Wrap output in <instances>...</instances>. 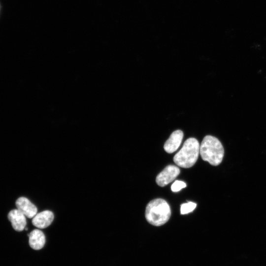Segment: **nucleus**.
<instances>
[{
    "instance_id": "1",
    "label": "nucleus",
    "mask_w": 266,
    "mask_h": 266,
    "mask_svg": "<svg viewBox=\"0 0 266 266\" xmlns=\"http://www.w3.org/2000/svg\"><path fill=\"white\" fill-rule=\"evenodd\" d=\"M200 154L202 159L210 165L218 166L222 162L224 149L219 139L210 135H206L200 147Z\"/></svg>"
},
{
    "instance_id": "2",
    "label": "nucleus",
    "mask_w": 266,
    "mask_h": 266,
    "mask_svg": "<svg viewBox=\"0 0 266 266\" xmlns=\"http://www.w3.org/2000/svg\"><path fill=\"white\" fill-rule=\"evenodd\" d=\"M171 215V210L167 202L162 199L150 201L146 206L145 218L150 224L160 226L166 223Z\"/></svg>"
},
{
    "instance_id": "3",
    "label": "nucleus",
    "mask_w": 266,
    "mask_h": 266,
    "mask_svg": "<svg viewBox=\"0 0 266 266\" xmlns=\"http://www.w3.org/2000/svg\"><path fill=\"white\" fill-rule=\"evenodd\" d=\"M200 144L197 139L190 137L184 143L182 147L173 158L178 166L183 168L193 166L197 162L200 154Z\"/></svg>"
},
{
    "instance_id": "4",
    "label": "nucleus",
    "mask_w": 266,
    "mask_h": 266,
    "mask_svg": "<svg viewBox=\"0 0 266 266\" xmlns=\"http://www.w3.org/2000/svg\"><path fill=\"white\" fill-rule=\"evenodd\" d=\"M180 173L178 167L174 165L166 166L156 177L157 184L164 187L173 181Z\"/></svg>"
},
{
    "instance_id": "5",
    "label": "nucleus",
    "mask_w": 266,
    "mask_h": 266,
    "mask_svg": "<svg viewBox=\"0 0 266 266\" xmlns=\"http://www.w3.org/2000/svg\"><path fill=\"white\" fill-rule=\"evenodd\" d=\"M15 204L17 209L29 218H33L37 214V207L27 198H19L16 200Z\"/></svg>"
},
{
    "instance_id": "6",
    "label": "nucleus",
    "mask_w": 266,
    "mask_h": 266,
    "mask_svg": "<svg viewBox=\"0 0 266 266\" xmlns=\"http://www.w3.org/2000/svg\"><path fill=\"white\" fill-rule=\"evenodd\" d=\"M7 217L16 231L21 232L25 229L27 224L26 216L19 210L15 209L11 210Z\"/></svg>"
},
{
    "instance_id": "7",
    "label": "nucleus",
    "mask_w": 266,
    "mask_h": 266,
    "mask_svg": "<svg viewBox=\"0 0 266 266\" xmlns=\"http://www.w3.org/2000/svg\"><path fill=\"white\" fill-rule=\"evenodd\" d=\"M183 135V132L180 130L172 132L164 144L165 150L168 153H172L176 151L182 142Z\"/></svg>"
},
{
    "instance_id": "8",
    "label": "nucleus",
    "mask_w": 266,
    "mask_h": 266,
    "mask_svg": "<svg viewBox=\"0 0 266 266\" xmlns=\"http://www.w3.org/2000/svg\"><path fill=\"white\" fill-rule=\"evenodd\" d=\"M54 216L50 210H44L37 213L33 218V225L39 229H44L48 227L53 222Z\"/></svg>"
},
{
    "instance_id": "9",
    "label": "nucleus",
    "mask_w": 266,
    "mask_h": 266,
    "mask_svg": "<svg viewBox=\"0 0 266 266\" xmlns=\"http://www.w3.org/2000/svg\"><path fill=\"white\" fill-rule=\"evenodd\" d=\"M28 235L29 245L32 249L37 250L43 248L45 243V236L41 231L33 230Z\"/></svg>"
},
{
    "instance_id": "10",
    "label": "nucleus",
    "mask_w": 266,
    "mask_h": 266,
    "mask_svg": "<svg viewBox=\"0 0 266 266\" xmlns=\"http://www.w3.org/2000/svg\"><path fill=\"white\" fill-rule=\"evenodd\" d=\"M196 206V203L191 201L182 204L180 207L181 214H186L192 212Z\"/></svg>"
},
{
    "instance_id": "11",
    "label": "nucleus",
    "mask_w": 266,
    "mask_h": 266,
    "mask_svg": "<svg viewBox=\"0 0 266 266\" xmlns=\"http://www.w3.org/2000/svg\"><path fill=\"white\" fill-rule=\"evenodd\" d=\"M186 184L182 181L176 180L171 185V189L172 192H176L186 187Z\"/></svg>"
}]
</instances>
